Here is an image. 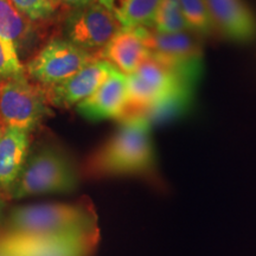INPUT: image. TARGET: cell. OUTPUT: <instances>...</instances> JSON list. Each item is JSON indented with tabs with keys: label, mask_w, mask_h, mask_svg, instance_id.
Returning <instances> with one entry per match:
<instances>
[{
	"label": "cell",
	"mask_w": 256,
	"mask_h": 256,
	"mask_svg": "<svg viewBox=\"0 0 256 256\" xmlns=\"http://www.w3.org/2000/svg\"><path fill=\"white\" fill-rule=\"evenodd\" d=\"M82 174L92 179L142 178L162 188L151 124L142 116L121 120L116 132L88 156Z\"/></svg>",
	"instance_id": "1"
},
{
	"label": "cell",
	"mask_w": 256,
	"mask_h": 256,
	"mask_svg": "<svg viewBox=\"0 0 256 256\" xmlns=\"http://www.w3.org/2000/svg\"><path fill=\"white\" fill-rule=\"evenodd\" d=\"M2 232L42 236L88 235L98 232V215L88 200L34 204L12 210Z\"/></svg>",
	"instance_id": "2"
},
{
	"label": "cell",
	"mask_w": 256,
	"mask_h": 256,
	"mask_svg": "<svg viewBox=\"0 0 256 256\" xmlns=\"http://www.w3.org/2000/svg\"><path fill=\"white\" fill-rule=\"evenodd\" d=\"M80 170L66 150L54 144L40 147L28 156L8 198L68 194L78 186Z\"/></svg>",
	"instance_id": "3"
},
{
	"label": "cell",
	"mask_w": 256,
	"mask_h": 256,
	"mask_svg": "<svg viewBox=\"0 0 256 256\" xmlns=\"http://www.w3.org/2000/svg\"><path fill=\"white\" fill-rule=\"evenodd\" d=\"M197 82L148 56L136 72L127 76V106L124 119L142 116L156 102L182 89H194Z\"/></svg>",
	"instance_id": "4"
},
{
	"label": "cell",
	"mask_w": 256,
	"mask_h": 256,
	"mask_svg": "<svg viewBox=\"0 0 256 256\" xmlns=\"http://www.w3.org/2000/svg\"><path fill=\"white\" fill-rule=\"evenodd\" d=\"M51 114L44 88L26 76L10 80L0 87V126L31 132Z\"/></svg>",
	"instance_id": "5"
},
{
	"label": "cell",
	"mask_w": 256,
	"mask_h": 256,
	"mask_svg": "<svg viewBox=\"0 0 256 256\" xmlns=\"http://www.w3.org/2000/svg\"><path fill=\"white\" fill-rule=\"evenodd\" d=\"M122 28L113 11L100 4H90L74 8L63 24L64 40L80 49L94 54L108 44Z\"/></svg>",
	"instance_id": "6"
},
{
	"label": "cell",
	"mask_w": 256,
	"mask_h": 256,
	"mask_svg": "<svg viewBox=\"0 0 256 256\" xmlns=\"http://www.w3.org/2000/svg\"><path fill=\"white\" fill-rule=\"evenodd\" d=\"M96 57L64 38H56L42 48L25 70L37 84L49 88L72 78Z\"/></svg>",
	"instance_id": "7"
},
{
	"label": "cell",
	"mask_w": 256,
	"mask_h": 256,
	"mask_svg": "<svg viewBox=\"0 0 256 256\" xmlns=\"http://www.w3.org/2000/svg\"><path fill=\"white\" fill-rule=\"evenodd\" d=\"M98 242V232L70 236L0 232V254L5 256H92Z\"/></svg>",
	"instance_id": "8"
},
{
	"label": "cell",
	"mask_w": 256,
	"mask_h": 256,
	"mask_svg": "<svg viewBox=\"0 0 256 256\" xmlns=\"http://www.w3.org/2000/svg\"><path fill=\"white\" fill-rule=\"evenodd\" d=\"M150 56L170 68L198 81L202 74V46L198 36L190 31L158 34L140 28Z\"/></svg>",
	"instance_id": "9"
},
{
	"label": "cell",
	"mask_w": 256,
	"mask_h": 256,
	"mask_svg": "<svg viewBox=\"0 0 256 256\" xmlns=\"http://www.w3.org/2000/svg\"><path fill=\"white\" fill-rule=\"evenodd\" d=\"M115 68L107 60L96 57L78 72L66 81L44 88L50 106L58 108H72L94 94Z\"/></svg>",
	"instance_id": "10"
},
{
	"label": "cell",
	"mask_w": 256,
	"mask_h": 256,
	"mask_svg": "<svg viewBox=\"0 0 256 256\" xmlns=\"http://www.w3.org/2000/svg\"><path fill=\"white\" fill-rule=\"evenodd\" d=\"M126 106L127 76L114 69L94 94L76 106V110L90 121L122 120Z\"/></svg>",
	"instance_id": "11"
},
{
	"label": "cell",
	"mask_w": 256,
	"mask_h": 256,
	"mask_svg": "<svg viewBox=\"0 0 256 256\" xmlns=\"http://www.w3.org/2000/svg\"><path fill=\"white\" fill-rule=\"evenodd\" d=\"M217 31L230 40L248 43L256 37V18L244 0H206Z\"/></svg>",
	"instance_id": "12"
},
{
	"label": "cell",
	"mask_w": 256,
	"mask_h": 256,
	"mask_svg": "<svg viewBox=\"0 0 256 256\" xmlns=\"http://www.w3.org/2000/svg\"><path fill=\"white\" fill-rule=\"evenodd\" d=\"M28 146L30 132L0 126V194L4 198H8L26 162Z\"/></svg>",
	"instance_id": "13"
},
{
	"label": "cell",
	"mask_w": 256,
	"mask_h": 256,
	"mask_svg": "<svg viewBox=\"0 0 256 256\" xmlns=\"http://www.w3.org/2000/svg\"><path fill=\"white\" fill-rule=\"evenodd\" d=\"M96 56L128 76L139 68L150 52L144 43L140 28H122Z\"/></svg>",
	"instance_id": "14"
},
{
	"label": "cell",
	"mask_w": 256,
	"mask_h": 256,
	"mask_svg": "<svg viewBox=\"0 0 256 256\" xmlns=\"http://www.w3.org/2000/svg\"><path fill=\"white\" fill-rule=\"evenodd\" d=\"M0 37L11 42L17 51H24L37 38L34 22L24 17L8 0H0Z\"/></svg>",
	"instance_id": "15"
},
{
	"label": "cell",
	"mask_w": 256,
	"mask_h": 256,
	"mask_svg": "<svg viewBox=\"0 0 256 256\" xmlns=\"http://www.w3.org/2000/svg\"><path fill=\"white\" fill-rule=\"evenodd\" d=\"M162 0H122L114 11L122 28H152Z\"/></svg>",
	"instance_id": "16"
},
{
	"label": "cell",
	"mask_w": 256,
	"mask_h": 256,
	"mask_svg": "<svg viewBox=\"0 0 256 256\" xmlns=\"http://www.w3.org/2000/svg\"><path fill=\"white\" fill-rule=\"evenodd\" d=\"M194 89L186 88L162 98L142 114L150 124H162L165 121L176 119L190 110Z\"/></svg>",
	"instance_id": "17"
},
{
	"label": "cell",
	"mask_w": 256,
	"mask_h": 256,
	"mask_svg": "<svg viewBox=\"0 0 256 256\" xmlns=\"http://www.w3.org/2000/svg\"><path fill=\"white\" fill-rule=\"evenodd\" d=\"M188 31L196 36L212 37L217 34L206 0H179Z\"/></svg>",
	"instance_id": "18"
},
{
	"label": "cell",
	"mask_w": 256,
	"mask_h": 256,
	"mask_svg": "<svg viewBox=\"0 0 256 256\" xmlns=\"http://www.w3.org/2000/svg\"><path fill=\"white\" fill-rule=\"evenodd\" d=\"M151 30L158 34H177L188 31L179 0H162Z\"/></svg>",
	"instance_id": "19"
},
{
	"label": "cell",
	"mask_w": 256,
	"mask_h": 256,
	"mask_svg": "<svg viewBox=\"0 0 256 256\" xmlns=\"http://www.w3.org/2000/svg\"><path fill=\"white\" fill-rule=\"evenodd\" d=\"M26 76V70L19 60L18 51L11 42L0 37V82Z\"/></svg>",
	"instance_id": "20"
},
{
	"label": "cell",
	"mask_w": 256,
	"mask_h": 256,
	"mask_svg": "<svg viewBox=\"0 0 256 256\" xmlns=\"http://www.w3.org/2000/svg\"><path fill=\"white\" fill-rule=\"evenodd\" d=\"M24 17L31 22L46 20L55 14L54 0H8Z\"/></svg>",
	"instance_id": "21"
},
{
	"label": "cell",
	"mask_w": 256,
	"mask_h": 256,
	"mask_svg": "<svg viewBox=\"0 0 256 256\" xmlns=\"http://www.w3.org/2000/svg\"><path fill=\"white\" fill-rule=\"evenodd\" d=\"M54 2H55L56 4H63L66 6H70V8H81V6L90 4V2H94V0H54Z\"/></svg>",
	"instance_id": "22"
},
{
	"label": "cell",
	"mask_w": 256,
	"mask_h": 256,
	"mask_svg": "<svg viewBox=\"0 0 256 256\" xmlns=\"http://www.w3.org/2000/svg\"><path fill=\"white\" fill-rule=\"evenodd\" d=\"M98 2H100V4L104 5V6H106V8H110V11L114 12L115 8H116V2H118V0H98ZM121 2H122V0H121ZM121 2H120V4H121Z\"/></svg>",
	"instance_id": "23"
},
{
	"label": "cell",
	"mask_w": 256,
	"mask_h": 256,
	"mask_svg": "<svg viewBox=\"0 0 256 256\" xmlns=\"http://www.w3.org/2000/svg\"><path fill=\"white\" fill-rule=\"evenodd\" d=\"M4 200H5V198L2 196V194H0V212H2V206H4Z\"/></svg>",
	"instance_id": "24"
},
{
	"label": "cell",
	"mask_w": 256,
	"mask_h": 256,
	"mask_svg": "<svg viewBox=\"0 0 256 256\" xmlns=\"http://www.w3.org/2000/svg\"><path fill=\"white\" fill-rule=\"evenodd\" d=\"M0 256H5V255H2V254H0Z\"/></svg>",
	"instance_id": "25"
},
{
	"label": "cell",
	"mask_w": 256,
	"mask_h": 256,
	"mask_svg": "<svg viewBox=\"0 0 256 256\" xmlns=\"http://www.w3.org/2000/svg\"><path fill=\"white\" fill-rule=\"evenodd\" d=\"M0 87H2V83H0Z\"/></svg>",
	"instance_id": "26"
},
{
	"label": "cell",
	"mask_w": 256,
	"mask_h": 256,
	"mask_svg": "<svg viewBox=\"0 0 256 256\" xmlns=\"http://www.w3.org/2000/svg\"></svg>",
	"instance_id": "27"
}]
</instances>
